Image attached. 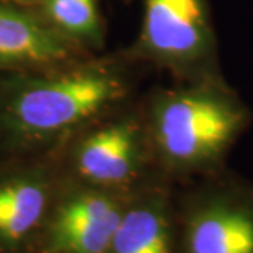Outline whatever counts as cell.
<instances>
[{"mask_svg": "<svg viewBox=\"0 0 253 253\" xmlns=\"http://www.w3.org/2000/svg\"><path fill=\"white\" fill-rule=\"evenodd\" d=\"M139 65L121 52L34 72H0V158L51 152L135 100Z\"/></svg>", "mask_w": 253, "mask_h": 253, "instance_id": "1", "label": "cell"}, {"mask_svg": "<svg viewBox=\"0 0 253 253\" xmlns=\"http://www.w3.org/2000/svg\"><path fill=\"white\" fill-rule=\"evenodd\" d=\"M155 162L174 186L225 169L252 113L222 76L158 87L144 100Z\"/></svg>", "mask_w": 253, "mask_h": 253, "instance_id": "2", "label": "cell"}, {"mask_svg": "<svg viewBox=\"0 0 253 253\" xmlns=\"http://www.w3.org/2000/svg\"><path fill=\"white\" fill-rule=\"evenodd\" d=\"M59 154L65 177L123 196L166 180L155 162L142 100H132L93 121Z\"/></svg>", "mask_w": 253, "mask_h": 253, "instance_id": "3", "label": "cell"}, {"mask_svg": "<svg viewBox=\"0 0 253 253\" xmlns=\"http://www.w3.org/2000/svg\"><path fill=\"white\" fill-rule=\"evenodd\" d=\"M120 52L176 82L222 76L208 0H142L138 36Z\"/></svg>", "mask_w": 253, "mask_h": 253, "instance_id": "4", "label": "cell"}, {"mask_svg": "<svg viewBox=\"0 0 253 253\" xmlns=\"http://www.w3.org/2000/svg\"><path fill=\"white\" fill-rule=\"evenodd\" d=\"M177 253H253V184L224 169L174 189Z\"/></svg>", "mask_w": 253, "mask_h": 253, "instance_id": "5", "label": "cell"}, {"mask_svg": "<svg viewBox=\"0 0 253 253\" xmlns=\"http://www.w3.org/2000/svg\"><path fill=\"white\" fill-rule=\"evenodd\" d=\"M59 149L0 158V253H38L65 177Z\"/></svg>", "mask_w": 253, "mask_h": 253, "instance_id": "6", "label": "cell"}, {"mask_svg": "<svg viewBox=\"0 0 253 253\" xmlns=\"http://www.w3.org/2000/svg\"><path fill=\"white\" fill-rule=\"evenodd\" d=\"M131 197L63 177L38 253H109Z\"/></svg>", "mask_w": 253, "mask_h": 253, "instance_id": "7", "label": "cell"}, {"mask_svg": "<svg viewBox=\"0 0 253 253\" xmlns=\"http://www.w3.org/2000/svg\"><path fill=\"white\" fill-rule=\"evenodd\" d=\"M86 56L31 6L0 0V72L44 71Z\"/></svg>", "mask_w": 253, "mask_h": 253, "instance_id": "8", "label": "cell"}, {"mask_svg": "<svg viewBox=\"0 0 253 253\" xmlns=\"http://www.w3.org/2000/svg\"><path fill=\"white\" fill-rule=\"evenodd\" d=\"M174 189L161 180L134 194L109 253H177Z\"/></svg>", "mask_w": 253, "mask_h": 253, "instance_id": "9", "label": "cell"}, {"mask_svg": "<svg viewBox=\"0 0 253 253\" xmlns=\"http://www.w3.org/2000/svg\"><path fill=\"white\" fill-rule=\"evenodd\" d=\"M31 7L65 41L87 55L106 46V23L99 0H38Z\"/></svg>", "mask_w": 253, "mask_h": 253, "instance_id": "10", "label": "cell"}, {"mask_svg": "<svg viewBox=\"0 0 253 253\" xmlns=\"http://www.w3.org/2000/svg\"><path fill=\"white\" fill-rule=\"evenodd\" d=\"M6 1H13V3H20V4H27V6H31V4H36L38 0H6Z\"/></svg>", "mask_w": 253, "mask_h": 253, "instance_id": "11", "label": "cell"}]
</instances>
